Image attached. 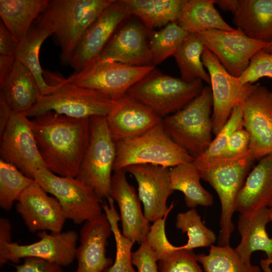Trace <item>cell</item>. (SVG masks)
Masks as SVG:
<instances>
[{
  "label": "cell",
  "mask_w": 272,
  "mask_h": 272,
  "mask_svg": "<svg viewBox=\"0 0 272 272\" xmlns=\"http://www.w3.org/2000/svg\"><path fill=\"white\" fill-rule=\"evenodd\" d=\"M30 121L47 169L60 176L76 177L89 143V118L48 111Z\"/></svg>",
  "instance_id": "obj_1"
},
{
  "label": "cell",
  "mask_w": 272,
  "mask_h": 272,
  "mask_svg": "<svg viewBox=\"0 0 272 272\" xmlns=\"http://www.w3.org/2000/svg\"><path fill=\"white\" fill-rule=\"evenodd\" d=\"M114 1L48 0L37 20L52 31L60 48L62 64H69L85 31Z\"/></svg>",
  "instance_id": "obj_2"
},
{
  "label": "cell",
  "mask_w": 272,
  "mask_h": 272,
  "mask_svg": "<svg viewBox=\"0 0 272 272\" xmlns=\"http://www.w3.org/2000/svg\"><path fill=\"white\" fill-rule=\"evenodd\" d=\"M213 104L211 88L204 87L201 94L185 107L163 118L167 134L194 159L205 152L213 141Z\"/></svg>",
  "instance_id": "obj_3"
},
{
  "label": "cell",
  "mask_w": 272,
  "mask_h": 272,
  "mask_svg": "<svg viewBox=\"0 0 272 272\" xmlns=\"http://www.w3.org/2000/svg\"><path fill=\"white\" fill-rule=\"evenodd\" d=\"M115 145L114 172L135 164L172 168L194 160L170 138L162 122L142 135L117 142Z\"/></svg>",
  "instance_id": "obj_4"
},
{
  "label": "cell",
  "mask_w": 272,
  "mask_h": 272,
  "mask_svg": "<svg viewBox=\"0 0 272 272\" xmlns=\"http://www.w3.org/2000/svg\"><path fill=\"white\" fill-rule=\"evenodd\" d=\"M202 81L187 83L155 67L127 94L164 118L182 109L199 96L204 88Z\"/></svg>",
  "instance_id": "obj_5"
},
{
  "label": "cell",
  "mask_w": 272,
  "mask_h": 272,
  "mask_svg": "<svg viewBox=\"0 0 272 272\" xmlns=\"http://www.w3.org/2000/svg\"><path fill=\"white\" fill-rule=\"evenodd\" d=\"M254 161L248 155L239 159L218 161L197 168L201 179L215 190L221 202L218 245H230L234 230L232 217L236 212V199Z\"/></svg>",
  "instance_id": "obj_6"
},
{
  "label": "cell",
  "mask_w": 272,
  "mask_h": 272,
  "mask_svg": "<svg viewBox=\"0 0 272 272\" xmlns=\"http://www.w3.org/2000/svg\"><path fill=\"white\" fill-rule=\"evenodd\" d=\"M89 120V143L76 178L92 189L101 202L110 197L116 145L106 116H92Z\"/></svg>",
  "instance_id": "obj_7"
},
{
  "label": "cell",
  "mask_w": 272,
  "mask_h": 272,
  "mask_svg": "<svg viewBox=\"0 0 272 272\" xmlns=\"http://www.w3.org/2000/svg\"><path fill=\"white\" fill-rule=\"evenodd\" d=\"M60 87L53 93L41 96L26 113L28 117H35L48 111L74 118L107 116L114 100L94 90L60 81Z\"/></svg>",
  "instance_id": "obj_8"
},
{
  "label": "cell",
  "mask_w": 272,
  "mask_h": 272,
  "mask_svg": "<svg viewBox=\"0 0 272 272\" xmlns=\"http://www.w3.org/2000/svg\"><path fill=\"white\" fill-rule=\"evenodd\" d=\"M155 67L98 59L64 80L67 83L96 90L116 100L126 95L132 86Z\"/></svg>",
  "instance_id": "obj_9"
},
{
  "label": "cell",
  "mask_w": 272,
  "mask_h": 272,
  "mask_svg": "<svg viewBox=\"0 0 272 272\" xmlns=\"http://www.w3.org/2000/svg\"><path fill=\"white\" fill-rule=\"evenodd\" d=\"M35 181L59 201L66 219L79 224L102 213L100 200L94 191L76 177L56 175L45 168L35 172Z\"/></svg>",
  "instance_id": "obj_10"
},
{
  "label": "cell",
  "mask_w": 272,
  "mask_h": 272,
  "mask_svg": "<svg viewBox=\"0 0 272 272\" xmlns=\"http://www.w3.org/2000/svg\"><path fill=\"white\" fill-rule=\"evenodd\" d=\"M201 60L210 76L213 95V133L216 135L228 121L234 107L253 90L254 84H242L238 77L231 75L218 58L205 47Z\"/></svg>",
  "instance_id": "obj_11"
},
{
  "label": "cell",
  "mask_w": 272,
  "mask_h": 272,
  "mask_svg": "<svg viewBox=\"0 0 272 272\" xmlns=\"http://www.w3.org/2000/svg\"><path fill=\"white\" fill-rule=\"evenodd\" d=\"M1 159L34 179L36 171L47 169L39 151L30 120L25 113L12 112L1 135Z\"/></svg>",
  "instance_id": "obj_12"
},
{
  "label": "cell",
  "mask_w": 272,
  "mask_h": 272,
  "mask_svg": "<svg viewBox=\"0 0 272 272\" xmlns=\"http://www.w3.org/2000/svg\"><path fill=\"white\" fill-rule=\"evenodd\" d=\"M196 34L226 70L238 78L247 69L253 55L268 44L249 38L238 28L233 31L209 29Z\"/></svg>",
  "instance_id": "obj_13"
},
{
  "label": "cell",
  "mask_w": 272,
  "mask_h": 272,
  "mask_svg": "<svg viewBox=\"0 0 272 272\" xmlns=\"http://www.w3.org/2000/svg\"><path fill=\"white\" fill-rule=\"evenodd\" d=\"M242 105L243 127L250 139L248 154L258 160L272 153V92L256 84Z\"/></svg>",
  "instance_id": "obj_14"
},
{
  "label": "cell",
  "mask_w": 272,
  "mask_h": 272,
  "mask_svg": "<svg viewBox=\"0 0 272 272\" xmlns=\"http://www.w3.org/2000/svg\"><path fill=\"white\" fill-rule=\"evenodd\" d=\"M130 15L121 0L114 1L85 31L69 64L79 71L98 59L119 24Z\"/></svg>",
  "instance_id": "obj_15"
},
{
  "label": "cell",
  "mask_w": 272,
  "mask_h": 272,
  "mask_svg": "<svg viewBox=\"0 0 272 272\" xmlns=\"http://www.w3.org/2000/svg\"><path fill=\"white\" fill-rule=\"evenodd\" d=\"M133 175L138 186V196L144 205V214L150 222L154 223L170 212L174 205L167 206L174 191L170 185V168L152 164H135L125 169Z\"/></svg>",
  "instance_id": "obj_16"
},
{
  "label": "cell",
  "mask_w": 272,
  "mask_h": 272,
  "mask_svg": "<svg viewBox=\"0 0 272 272\" xmlns=\"http://www.w3.org/2000/svg\"><path fill=\"white\" fill-rule=\"evenodd\" d=\"M47 193L35 180L17 201L16 211L32 233L60 232L66 220L58 200Z\"/></svg>",
  "instance_id": "obj_17"
},
{
  "label": "cell",
  "mask_w": 272,
  "mask_h": 272,
  "mask_svg": "<svg viewBox=\"0 0 272 272\" xmlns=\"http://www.w3.org/2000/svg\"><path fill=\"white\" fill-rule=\"evenodd\" d=\"M40 238L34 243L21 245L11 242L6 245V261L16 263L21 258L28 257L40 258L62 266L72 264L75 257L78 234L75 231L69 230L48 234L38 232Z\"/></svg>",
  "instance_id": "obj_18"
},
{
  "label": "cell",
  "mask_w": 272,
  "mask_h": 272,
  "mask_svg": "<svg viewBox=\"0 0 272 272\" xmlns=\"http://www.w3.org/2000/svg\"><path fill=\"white\" fill-rule=\"evenodd\" d=\"M106 120L112 138L116 143L143 134L162 122L163 118L151 108L126 94L114 100Z\"/></svg>",
  "instance_id": "obj_19"
},
{
  "label": "cell",
  "mask_w": 272,
  "mask_h": 272,
  "mask_svg": "<svg viewBox=\"0 0 272 272\" xmlns=\"http://www.w3.org/2000/svg\"><path fill=\"white\" fill-rule=\"evenodd\" d=\"M111 233L110 223L104 213L84 223L80 232V244L75 252V272H104L112 265V259L106 255Z\"/></svg>",
  "instance_id": "obj_20"
},
{
  "label": "cell",
  "mask_w": 272,
  "mask_h": 272,
  "mask_svg": "<svg viewBox=\"0 0 272 272\" xmlns=\"http://www.w3.org/2000/svg\"><path fill=\"white\" fill-rule=\"evenodd\" d=\"M126 173L124 169L114 171L110 196L117 202L120 210L122 235L134 243H141L145 241L151 226L142 211L134 187L127 180Z\"/></svg>",
  "instance_id": "obj_21"
},
{
  "label": "cell",
  "mask_w": 272,
  "mask_h": 272,
  "mask_svg": "<svg viewBox=\"0 0 272 272\" xmlns=\"http://www.w3.org/2000/svg\"><path fill=\"white\" fill-rule=\"evenodd\" d=\"M215 4L232 14L233 23L247 36L272 41V0H215Z\"/></svg>",
  "instance_id": "obj_22"
},
{
  "label": "cell",
  "mask_w": 272,
  "mask_h": 272,
  "mask_svg": "<svg viewBox=\"0 0 272 272\" xmlns=\"http://www.w3.org/2000/svg\"><path fill=\"white\" fill-rule=\"evenodd\" d=\"M147 35L144 26L129 22L116 31L98 59L134 66L153 65Z\"/></svg>",
  "instance_id": "obj_23"
},
{
  "label": "cell",
  "mask_w": 272,
  "mask_h": 272,
  "mask_svg": "<svg viewBox=\"0 0 272 272\" xmlns=\"http://www.w3.org/2000/svg\"><path fill=\"white\" fill-rule=\"evenodd\" d=\"M270 221L268 208H260L240 214L237 228L241 237L234 248L240 258L251 264V256L255 251L264 252L272 264V238L269 237L266 226Z\"/></svg>",
  "instance_id": "obj_24"
},
{
  "label": "cell",
  "mask_w": 272,
  "mask_h": 272,
  "mask_svg": "<svg viewBox=\"0 0 272 272\" xmlns=\"http://www.w3.org/2000/svg\"><path fill=\"white\" fill-rule=\"evenodd\" d=\"M272 206V153L259 160L249 172L236 199L240 214Z\"/></svg>",
  "instance_id": "obj_25"
},
{
  "label": "cell",
  "mask_w": 272,
  "mask_h": 272,
  "mask_svg": "<svg viewBox=\"0 0 272 272\" xmlns=\"http://www.w3.org/2000/svg\"><path fill=\"white\" fill-rule=\"evenodd\" d=\"M0 96L13 112L25 113L38 101L42 94L35 78L22 63L15 60L4 84Z\"/></svg>",
  "instance_id": "obj_26"
},
{
  "label": "cell",
  "mask_w": 272,
  "mask_h": 272,
  "mask_svg": "<svg viewBox=\"0 0 272 272\" xmlns=\"http://www.w3.org/2000/svg\"><path fill=\"white\" fill-rule=\"evenodd\" d=\"M48 0H1L2 22L13 35L18 45L45 9Z\"/></svg>",
  "instance_id": "obj_27"
},
{
  "label": "cell",
  "mask_w": 272,
  "mask_h": 272,
  "mask_svg": "<svg viewBox=\"0 0 272 272\" xmlns=\"http://www.w3.org/2000/svg\"><path fill=\"white\" fill-rule=\"evenodd\" d=\"M50 35L52 31L40 24L36 20L24 40L18 45L16 60L25 65L33 75L39 85L42 96L56 91L61 83L50 85L43 77V71L39 61V52L43 42Z\"/></svg>",
  "instance_id": "obj_28"
},
{
  "label": "cell",
  "mask_w": 272,
  "mask_h": 272,
  "mask_svg": "<svg viewBox=\"0 0 272 272\" xmlns=\"http://www.w3.org/2000/svg\"><path fill=\"white\" fill-rule=\"evenodd\" d=\"M215 0H184L178 25L188 33L209 29L233 31L214 6Z\"/></svg>",
  "instance_id": "obj_29"
},
{
  "label": "cell",
  "mask_w": 272,
  "mask_h": 272,
  "mask_svg": "<svg viewBox=\"0 0 272 272\" xmlns=\"http://www.w3.org/2000/svg\"><path fill=\"white\" fill-rule=\"evenodd\" d=\"M130 15L143 22L147 34L156 28L176 22L184 0H121Z\"/></svg>",
  "instance_id": "obj_30"
},
{
  "label": "cell",
  "mask_w": 272,
  "mask_h": 272,
  "mask_svg": "<svg viewBox=\"0 0 272 272\" xmlns=\"http://www.w3.org/2000/svg\"><path fill=\"white\" fill-rule=\"evenodd\" d=\"M169 178L172 189L183 193L188 208L213 205V196L201 185L200 176L193 162L181 164L170 168Z\"/></svg>",
  "instance_id": "obj_31"
},
{
  "label": "cell",
  "mask_w": 272,
  "mask_h": 272,
  "mask_svg": "<svg viewBox=\"0 0 272 272\" xmlns=\"http://www.w3.org/2000/svg\"><path fill=\"white\" fill-rule=\"evenodd\" d=\"M205 48L196 33H189L174 54L181 74L187 83L200 80L211 84L209 74L205 69L201 55Z\"/></svg>",
  "instance_id": "obj_32"
},
{
  "label": "cell",
  "mask_w": 272,
  "mask_h": 272,
  "mask_svg": "<svg viewBox=\"0 0 272 272\" xmlns=\"http://www.w3.org/2000/svg\"><path fill=\"white\" fill-rule=\"evenodd\" d=\"M204 272H261L257 265L244 262L230 245H212L208 254L197 255Z\"/></svg>",
  "instance_id": "obj_33"
},
{
  "label": "cell",
  "mask_w": 272,
  "mask_h": 272,
  "mask_svg": "<svg viewBox=\"0 0 272 272\" xmlns=\"http://www.w3.org/2000/svg\"><path fill=\"white\" fill-rule=\"evenodd\" d=\"M108 204L103 203L102 207L111 225L116 244L115 259L104 272H137L132 266L131 248L134 242L125 238L119 229L118 223L120 220L114 205V200L110 197Z\"/></svg>",
  "instance_id": "obj_34"
},
{
  "label": "cell",
  "mask_w": 272,
  "mask_h": 272,
  "mask_svg": "<svg viewBox=\"0 0 272 272\" xmlns=\"http://www.w3.org/2000/svg\"><path fill=\"white\" fill-rule=\"evenodd\" d=\"M188 33L174 22L151 34L149 46L152 65L155 66L169 56H174Z\"/></svg>",
  "instance_id": "obj_35"
},
{
  "label": "cell",
  "mask_w": 272,
  "mask_h": 272,
  "mask_svg": "<svg viewBox=\"0 0 272 272\" xmlns=\"http://www.w3.org/2000/svg\"><path fill=\"white\" fill-rule=\"evenodd\" d=\"M175 226L182 233H186L187 235V243L180 246L183 249L193 250L197 247L211 246L217 240L215 233L203 223L195 208L178 213Z\"/></svg>",
  "instance_id": "obj_36"
},
{
  "label": "cell",
  "mask_w": 272,
  "mask_h": 272,
  "mask_svg": "<svg viewBox=\"0 0 272 272\" xmlns=\"http://www.w3.org/2000/svg\"><path fill=\"white\" fill-rule=\"evenodd\" d=\"M35 180L22 173L14 165L0 160V207L10 211L15 201Z\"/></svg>",
  "instance_id": "obj_37"
},
{
  "label": "cell",
  "mask_w": 272,
  "mask_h": 272,
  "mask_svg": "<svg viewBox=\"0 0 272 272\" xmlns=\"http://www.w3.org/2000/svg\"><path fill=\"white\" fill-rule=\"evenodd\" d=\"M243 127V105L241 103L234 107L228 121L206 151L194 159L192 162L196 167L200 168L211 163L224 148L233 133Z\"/></svg>",
  "instance_id": "obj_38"
},
{
  "label": "cell",
  "mask_w": 272,
  "mask_h": 272,
  "mask_svg": "<svg viewBox=\"0 0 272 272\" xmlns=\"http://www.w3.org/2000/svg\"><path fill=\"white\" fill-rule=\"evenodd\" d=\"M159 272H203L192 249H183L179 246L164 259L158 261Z\"/></svg>",
  "instance_id": "obj_39"
},
{
  "label": "cell",
  "mask_w": 272,
  "mask_h": 272,
  "mask_svg": "<svg viewBox=\"0 0 272 272\" xmlns=\"http://www.w3.org/2000/svg\"><path fill=\"white\" fill-rule=\"evenodd\" d=\"M169 213L153 223L145 240L157 261L164 259L179 249V246L170 243L166 235L165 221Z\"/></svg>",
  "instance_id": "obj_40"
},
{
  "label": "cell",
  "mask_w": 272,
  "mask_h": 272,
  "mask_svg": "<svg viewBox=\"0 0 272 272\" xmlns=\"http://www.w3.org/2000/svg\"><path fill=\"white\" fill-rule=\"evenodd\" d=\"M272 78V54L262 49L251 57L249 65L238 78L242 84H252L260 78Z\"/></svg>",
  "instance_id": "obj_41"
},
{
  "label": "cell",
  "mask_w": 272,
  "mask_h": 272,
  "mask_svg": "<svg viewBox=\"0 0 272 272\" xmlns=\"http://www.w3.org/2000/svg\"><path fill=\"white\" fill-rule=\"evenodd\" d=\"M250 139L249 134L246 129H238L231 135L218 156L211 163L202 167L216 162L235 160L248 155Z\"/></svg>",
  "instance_id": "obj_42"
},
{
  "label": "cell",
  "mask_w": 272,
  "mask_h": 272,
  "mask_svg": "<svg viewBox=\"0 0 272 272\" xmlns=\"http://www.w3.org/2000/svg\"><path fill=\"white\" fill-rule=\"evenodd\" d=\"M157 260L146 241L131 253V262L137 268V272H159Z\"/></svg>",
  "instance_id": "obj_43"
},
{
  "label": "cell",
  "mask_w": 272,
  "mask_h": 272,
  "mask_svg": "<svg viewBox=\"0 0 272 272\" xmlns=\"http://www.w3.org/2000/svg\"><path fill=\"white\" fill-rule=\"evenodd\" d=\"M13 265L15 272H63L60 265L35 257H26L23 264Z\"/></svg>",
  "instance_id": "obj_44"
},
{
  "label": "cell",
  "mask_w": 272,
  "mask_h": 272,
  "mask_svg": "<svg viewBox=\"0 0 272 272\" xmlns=\"http://www.w3.org/2000/svg\"><path fill=\"white\" fill-rule=\"evenodd\" d=\"M18 43L2 22L0 23V55L15 56Z\"/></svg>",
  "instance_id": "obj_45"
},
{
  "label": "cell",
  "mask_w": 272,
  "mask_h": 272,
  "mask_svg": "<svg viewBox=\"0 0 272 272\" xmlns=\"http://www.w3.org/2000/svg\"><path fill=\"white\" fill-rule=\"evenodd\" d=\"M12 242V226L10 221L5 218H0V265L7 263V244Z\"/></svg>",
  "instance_id": "obj_46"
},
{
  "label": "cell",
  "mask_w": 272,
  "mask_h": 272,
  "mask_svg": "<svg viewBox=\"0 0 272 272\" xmlns=\"http://www.w3.org/2000/svg\"><path fill=\"white\" fill-rule=\"evenodd\" d=\"M15 60V56L0 55V87L10 73Z\"/></svg>",
  "instance_id": "obj_47"
},
{
  "label": "cell",
  "mask_w": 272,
  "mask_h": 272,
  "mask_svg": "<svg viewBox=\"0 0 272 272\" xmlns=\"http://www.w3.org/2000/svg\"><path fill=\"white\" fill-rule=\"evenodd\" d=\"M12 112L4 99L0 96V135L4 132Z\"/></svg>",
  "instance_id": "obj_48"
},
{
  "label": "cell",
  "mask_w": 272,
  "mask_h": 272,
  "mask_svg": "<svg viewBox=\"0 0 272 272\" xmlns=\"http://www.w3.org/2000/svg\"><path fill=\"white\" fill-rule=\"evenodd\" d=\"M260 264L263 272H272L270 266L271 262L267 258L261 259Z\"/></svg>",
  "instance_id": "obj_49"
},
{
  "label": "cell",
  "mask_w": 272,
  "mask_h": 272,
  "mask_svg": "<svg viewBox=\"0 0 272 272\" xmlns=\"http://www.w3.org/2000/svg\"><path fill=\"white\" fill-rule=\"evenodd\" d=\"M262 50L268 53L272 54V41L268 43L267 46Z\"/></svg>",
  "instance_id": "obj_50"
},
{
  "label": "cell",
  "mask_w": 272,
  "mask_h": 272,
  "mask_svg": "<svg viewBox=\"0 0 272 272\" xmlns=\"http://www.w3.org/2000/svg\"><path fill=\"white\" fill-rule=\"evenodd\" d=\"M269 218L270 221H272V206L268 208Z\"/></svg>",
  "instance_id": "obj_51"
}]
</instances>
